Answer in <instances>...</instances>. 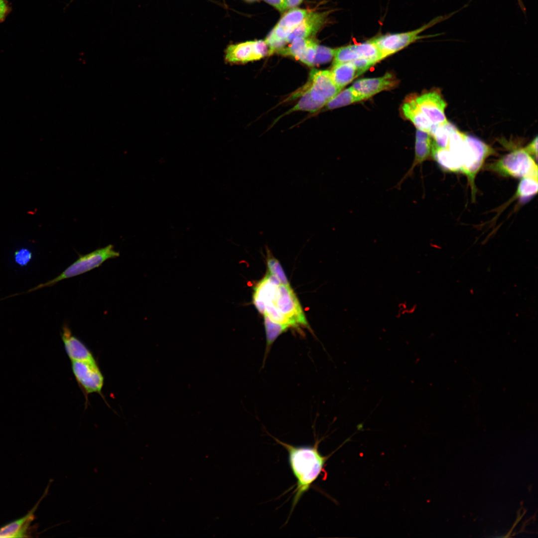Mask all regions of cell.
I'll list each match as a JSON object with an SVG mask.
<instances>
[{
  "instance_id": "cell-22",
  "label": "cell",
  "mask_w": 538,
  "mask_h": 538,
  "mask_svg": "<svg viewBox=\"0 0 538 538\" xmlns=\"http://www.w3.org/2000/svg\"><path fill=\"white\" fill-rule=\"evenodd\" d=\"M362 101L360 96L351 87L340 91L326 104L328 109H334Z\"/></svg>"
},
{
  "instance_id": "cell-26",
  "label": "cell",
  "mask_w": 538,
  "mask_h": 538,
  "mask_svg": "<svg viewBox=\"0 0 538 538\" xmlns=\"http://www.w3.org/2000/svg\"><path fill=\"white\" fill-rule=\"evenodd\" d=\"M267 266L268 271L275 276L281 284L285 285H290V283L279 261L271 256L269 251H268Z\"/></svg>"
},
{
  "instance_id": "cell-30",
  "label": "cell",
  "mask_w": 538,
  "mask_h": 538,
  "mask_svg": "<svg viewBox=\"0 0 538 538\" xmlns=\"http://www.w3.org/2000/svg\"><path fill=\"white\" fill-rule=\"evenodd\" d=\"M11 10L7 0H0V23L3 22Z\"/></svg>"
},
{
  "instance_id": "cell-2",
  "label": "cell",
  "mask_w": 538,
  "mask_h": 538,
  "mask_svg": "<svg viewBox=\"0 0 538 538\" xmlns=\"http://www.w3.org/2000/svg\"><path fill=\"white\" fill-rule=\"evenodd\" d=\"M119 256V252L116 251L114 246L111 244L88 254L80 255L74 262L56 277L20 294L29 293L41 288L53 286L62 280L82 274L98 268L106 261Z\"/></svg>"
},
{
  "instance_id": "cell-18",
  "label": "cell",
  "mask_w": 538,
  "mask_h": 538,
  "mask_svg": "<svg viewBox=\"0 0 538 538\" xmlns=\"http://www.w3.org/2000/svg\"><path fill=\"white\" fill-rule=\"evenodd\" d=\"M431 155L443 169L453 172L461 171L460 162L447 148L432 145Z\"/></svg>"
},
{
  "instance_id": "cell-7",
  "label": "cell",
  "mask_w": 538,
  "mask_h": 538,
  "mask_svg": "<svg viewBox=\"0 0 538 538\" xmlns=\"http://www.w3.org/2000/svg\"><path fill=\"white\" fill-rule=\"evenodd\" d=\"M269 53L265 40L248 41L228 45L225 51L224 59L229 64H243L260 60Z\"/></svg>"
},
{
  "instance_id": "cell-20",
  "label": "cell",
  "mask_w": 538,
  "mask_h": 538,
  "mask_svg": "<svg viewBox=\"0 0 538 538\" xmlns=\"http://www.w3.org/2000/svg\"><path fill=\"white\" fill-rule=\"evenodd\" d=\"M314 41L310 38L296 39L291 41L288 46L283 47L276 52L282 55L291 56L302 62Z\"/></svg>"
},
{
  "instance_id": "cell-24",
  "label": "cell",
  "mask_w": 538,
  "mask_h": 538,
  "mask_svg": "<svg viewBox=\"0 0 538 538\" xmlns=\"http://www.w3.org/2000/svg\"><path fill=\"white\" fill-rule=\"evenodd\" d=\"M323 106L321 104L315 102L310 97L309 92L305 88L302 92V96L297 104L289 111V112L304 111L310 112H315L322 108Z\"/></svg>"
},
{
  "instance_id": "cell-16",
  "label": "cell",
  "mask_w": 538,
  "mask_h": 538,
  "mask_svg": "<svg viewBox=\"0 0 538 538\" xmlns=\"http://www.w3.org/2000/svg\"><path fill=\"white\" fill-rule=\"evenodd\" d=\"M404 116L410 121L417 129L430 134L433 126L415 103L414 98L407 100L402 107Z\"/></svg>"
},
{
  "instance_id": "cell-32",
  "label": "cell",
  "mask_w": 538,
  "mask_h": 538,
  "mask_svg": "<svg viewBox=\"0 0 538 538\" xmlns=\"http://www.w3.org/2000/svg\"><path fill=\"white\" fill-rule=\"evenodd\" d=\"M269 4L274 7L280 12H283L286 9V0H264Z\"/></svg>"
},
{
  "instance_id": "cell-35",
  "label": "cell",
  "mask_w": 538,
  "mask_h": 538,
  "mask_svg": "<svg viewBox=\"0 0 538 538\" xmlns=\"http://www.w3.org/2000/svg\"><path fill=\"white\" fill-rule=\"evenodd\" d=\"M519 1L520 2V0H519Z\"/></svg>"
},
{
  "instance_id": "cell-15",
  "label": "cell",
  "mask_w": 538,
  "mask_h": 538,
  "mask_svg": "<svg viewBox=\"0 0 538 538\" xmlns=\"http://www.w3.org/2000/svg\"><path fill=\"white\" fill-rule=\"evenodd\" d=\"M432 137L426 132L417 129L415 134V155L414 161L409 170L403 178L404 180L411 175L414 168L426 160L431 154Z\"/></svg>"
},
{
  "instance_id": "cell-29",
  "label": "cell",
  "mask_w": 538,
  "mask_h": 538,
  "mask_svg": "<svg viewBox=\"0 0 538 538\" xmlns=\"http://www.w3.org/2000/svg\"><path fill=\"white\" fill-rule=\"evenodd\" d=\"M14 257L17 264L26 266L32 258V253L27 249H21L14 252Z\"/></svg>"
},
{
  "instance_id": "cell-14",
  "label": "cell",
  "mask_w": 538,
  "mask_h": 538,
  "mask_svg": "<svg viewBox=\"0 0 538 538\" xmlns=\"http://www.w3.org/2000/svg\"><path fill=\"white\" fill-rule=\"evenodd\" d=\"M49 486L45 490L42 497L32 509L21 518L13 521L0 528V538H23L27 537L28 528L34 519V514L37 507L47 493Z\"/></svg>"
},
{
  "instance_id": "cell-4",
  "label": "cell",
  "mask_w": 538,
  "mask_h": 538,
  "mask_svg": "<svg viewBox=\"0 0 538 538\" xmlns=\"http://www.w3.org/2000/svg\"><path fill=\"white\" fill-rule=\"evenodd\" d=\"M504 176L531 177L538 179V166L533 156L524 148L515 150L489 165Z\"/></svg>"
},
{
  "instance_id": "cell-25",
  "label": "cell",
  "mask_w": 538,
  "mask_h": 538,
  "mask_svg": "<svg viewBox=\"0 0 538 538\" xmlns=\"http://www.w3.org/2000/svg\"><path fill=\"white\" fill-rule=\"evenodd\" d=\"M361 57L354 48L353 44H350L336 48L333 65L351 62Z\"/></svg>"
},
{
  "instance_id": "cell-3",
  "label": "cell",
  "mask_w": 538,
  "mask_h": 538,
  "mask_svg": "<svg viewBox=\"0 0 538 538\" xmlns=\"http://www.w3.org/2000/svg\"><path fill=\"white\" fill-rule=\"evenodd\" d=\"M457 11L445 15L437 16L415 29L406 32L383 34L372 39L380 51L384 59L417 40L431 37V35L421 36L420 33L434 25L449 18Z\"/></svg>"
},
{
  "instance_id": "cell-9",
  "label": "cell",
  "mask_w": 538,
  "mask_h": 538,
  "mask_svg": "<svg viewBox=\"0 0 538 538\" xmlns=\"http://www.w3.org/2000/svg\"><path fill=\"white\" fill-rule=\"evenodd\" d=\"M311 98L323 107L341 91L334 83L330 71L313 70L306 87Z\"/></svg>"
},
{
  "instance_id": "cell-13",
  "label": "cell",
  "mask_w": 538,
  "mask_h": 538,
  "mask_svg": "<svg viewBox=\"0 0 538 538\" xmlns=\"http://www.w3.org/2000/svg\"><path fill=\"white\" fill-rule=\"evenodd\" d=\"M329 11L310 12L302 21L290 33L286 42H291L296 39L307 38L315 34L324 24Z\"/></svg>"
},
{
  "instance_id": "cell-17",
  "label": "cell",
  "mask_w": 538,
  "mask_h": 538,
  "mask_svg": "<svg viewBox=\"0 0 538 538\" xmlns=\"http://www.w3.org/2000/svg\"><path fill=\"white\" fill-rule=\"evenodd\" d=\"M330 72L334 83L341 90L357 77L356 68L351 62L334 64Z\"/></svg>"
},
{
  "instance_id": "cell-21",
  "label": "cell",
  "mask_w": 538,
  "mask_h": 538,
  "mask_svg": "<svg viewBox=\"0 0 538 538\" xmlns=\"http://www.w3.org/2000/svg\"><path fill=\"white\" fill-rule=\"evenodd\" d=\"M264 316L267 340L264 357L265 362L274 342L280 335L286 331L289 326L286 324H280L272 321L266 314H264Z\"/></svg>"
},
{
  "instance_id": "cell-6",
  "label": "cell",
  "mask_w": 538,
  "mask_h": 538,
  "mask_svg": "<svg viewBox=\"0 0 538 538\" xmlns=\"http://www.w3.org/2000/svg\"><path fill=\"white\" fill-rule=\"evenodd\" d=\"M269 301H271L288 320L291 327L303 326L309 328L302 308L290 285L279 284L274 296Z\"/></svg>"
},
{
  "instance_id": "cell-33",
  "label": "cell",
  "mask_w": 538,
  "mask_h": 538,
  "mask_svg": "<svg viewBox=\"0 0 538 538\" xmlns=\"http://www.w3.org/2000/svg\"><path fill=\"white\" fill-rule=\"evenodd\" d=\"M303 0H286V8H292L299 5Z\"/></svg>"
},
{
  "instance_id": "cell-8",
  "label": "cell",
  "mask_w": 538,
  "mask_h": 538,
  "mask_svg": "<svg viewBox=\"0 0 538 538\" xmlns=\"http://www.w3.org/2000/svg\"><path fill=\"white\" fill-rule=\"evenodd\" d=\"M71 362L74 376L84 395L96 393L102 395L104 379L96 361Z\"/></svg>"
},
{
  "instance_id": "cell-23",
  "label": "cell",
  "mask_w": 538,
  "mask_h": 538,
  "mask_svg": "<svg viewBox=\"0 0 538 538\" xmlns=\"http://www.w3.org/2000/svg\"><path fill=\"white\" fill-rule=\"evenodd\" d=\"M538 179L525 177L521 180L518 186L516 196L521 199H527L538 192Z\"/></svg>"
},
{
  "instance_id": "cell-12",
  "label": "cell",
  "mask_w": 538,
  "mask_h": 538,
  "mask_svg": "<svg viewBox=\"0 0 538 538\" xmlns=\"http://www.w3.org/2000/svg\"><path fill=\"white\" fill-rule=\"evenodd\" d=\"M61 338L65 351L71 361L96 362L91 351L79 339L73 335L67 324L62 327Z\"/></svg>"
},
{
  "instance_id": "cell-19",
  "label": "cell",
  "mask_w": 538,
  "mask_h": 538,
  "mask_svg": "<svg viewBox=\"0 0 538 538\" xmlns=\"http://www.w3.org/2000/svg\"><path fill=\"white\" fill-rule=\"evenodd\" d=\"M309 12L305 9L296 7L290 8L283 15L275 25L284 30L289 35L302 21Z\"/></svg>"
},
{
  "instance_id": "cell-10",
  "label": "cell",
  "mask_w": 538,
  "mask_h": 538,
  "mask_svg": "<svg viewBox=\"0 0 538 538\" xmlns=\"http://www.w3.org/2000/svg\"><path fill=\"white\" fill-rule=\"evenodd\" d=\"M414 100L433 127L447 121L444 113L446 103L438 92L425 93Z\"/></svg>"
},
{
  "instance_id": "cell-1",
  "label": "cell",
  "mask_w": 538,
  "mask_h": 538,
  "mask_svg": "<svg viewBox=\"0 0 538 538\" xmlns=\"http://www.w3.org/2000/svg\"><path fill=\"white\" fill-rule=\"evenodd\" d=\"M273 438L288 452L290 467L297 480L292 504L291 511H293L303 495L308 491L321 474L326 462L331 454L324 456L320 453L319 441L312 446H294Z\"/></svg>"
},
{
  "instance_id": "cell-28",
  "label": "cell",
  "mask_w": 538,
  "mask_h": 538,
  "mask_svg": "<svg viewBox=\"0 0 538 538\" xmlns=\"http://www.w3.org/2000/svg\"><path fill=\"white\" fill-rule=\"evenodd\" d=\"M351 62L356 68L357 77L366 72L377 63L374 60L365 58H359Z\"/></svg>"
},
{
  "instance_id": "cell-27",
  "label": "cell",
  "mask_w": 538,
  "mask_h": 538,
  "mask_svg": "<svg viewBox=\"0 0 538 538\" xmlns=\"http://www.w3.org/2000/svg\"><path fill=\"white\" fill-rule=\"evenodd\" d=\"M336 48L318 45L314 59V65L329 62L334 56Z\"/></svg>"
},
{
  "instance_id": "cell-31",
  "label": "cell",
  "mask_w": 538,
  "mask_h": 538,
  "mask_svg": "<svg viewBox=\"0 0 538 538\" xmlns=\"http://www.w3.org/2000/svg\"><path fill=\"white\" fill-rule=\"evenodd\" d=\"M524 149L531 155L534 156L536 159L538 157V137L537 136Z\"/></svg>"
},
{
  "instance_id": "cell-11",
  "label": "cell",
  "mask_w": 538,
  "mask_h": 538,
  "mask_svg": "<svg viewBox=\"0 0 538 538\" xmlns=\"http://www.w3.org/2000/svg\"><path fill=\"white\" fill-rule=\"evenodd\" d=\"M397 83L395 76L387 73L382 77L361 79L356 81L351 87L364 100L380 92L394 88Z\"/></svg>"
},
{
  "instance_id": "cell-34",
  "label": "cell",
  "mask_w": 538,
  "mask_h": 538,
  "mask_svg": "<svg viewBox=\"0 0 538 538\" xmlns=\"http://www.w3.org/2000/svg\"><path fill=\"white\" fill-rule=\"evenodd\" d=\"M250 0V1H252V0Z\"/></svg>"
},
{
  "instance_id": "cell-5",
  "label": "cell",
  "mask_w": 538,
  "mask_h": 538,
  "mask_svg": "<svg viewBox=\"0 0 538 538\" xmlns=\"http://www.w3.org/2000/svg\"><path fill=\"white\" fill-rule=\"evenodd\" d=\"M465 147L461 159V172L467 176L472 196H474L476 192L474 183L475 176L485 159L495 152L491 147L483 141L467 134Z\"/></svg>"
}]
</instances>
